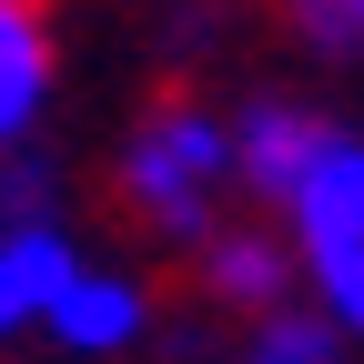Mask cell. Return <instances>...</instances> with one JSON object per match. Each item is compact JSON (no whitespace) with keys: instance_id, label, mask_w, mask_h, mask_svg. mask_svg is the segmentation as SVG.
Instances as JSON below:
<instances>
[{"instance_id":"cell-1","label":"cell","mask_w":364,"mask_h":364,"mask_svg":"<svg viewBox=\"0 0 364 364\" xmlns=\"http://www.w3.org/2000/svg\"><path fill=\"white\" fill-rule=\"evenodd\" d=\"M223 172H233V132L203 122L193 102H172V112L142 122V142L122 152V193L142 203L152 233H203V193Z\"/></svg>"},{"instance_id":"cell-2","label":"cell","mask_w":364,"mask_h":364,"mask_svg":"<svg viewBox=\"0 0 364 364\" xmlns=\"http://www.w3.org/2000/svg\"><path fill=\"white\" fill-rule=\"evenodd\" d=\"M324 152H334V122H314L304 102H253V112L233 122V172L253 182L263 203H294Z\"/></svg>"},{"instance_id":"cell-3","label":"cell","mask_w":364,"mask_h":364,"mask_svg":"<svg viewBox=\"0 0 364 364\" xmlns=\"http://www.w3.org/2000/svg\"><path fill=\"white\" fill-rule=\"evenodd\" d=\"M71 284H81V263H71V243L51 223H11V233H0V334L31 324V314L51 324Z\"/></svg>"},{"instance_id":"cell-4","label":"cell","mask_w":364,"mask_h":364,"mask_svg":"<svg viewBox=\"0 0 364 364\" xmlns=\"http://www.w3.org/2000/svg\"><path fill=\"white\" fill-rule=\"evenodd\" d=\"M294 223H304V253H324V243L364 253V142L334 132V152L314 162V182L294 193Z\"/></svg>"},{"instance_id":"cell-5","label":"cell","mask_w":364,"mask_h":364,"mask_svg":"<svg viewBox=\"0 0 364 364\" xmlns=\"http://www.w3.org/2000/svg\"><path fill=\"white\" fill-rule=\"evenodd\" d=\"M41 91H51V31L21 0H0V142H21L41 122Z\"/></svg>"},{"instance_id":"cell-6","label":"cell","mask_w":364,"mask_h":364,"mask_svg":"<svg viewBox=\"0 0 364 364\" xmlns=\"http://www.w3.org/2000/svg\"><path fill=\"white\" fill-rule=\"evenodd\" d=\"M51 334H61L71 354H112V344L142 334V294L112 284V273H81V284L61 294V314H51Z\"/></svg>"},{"instance_id":"cell-7","label":"cell","mask_w":364,"mask_h":364,"mask_svg":"<svg viewBox=\"0 0 364 364\" xmlns=\"http://www.w3.org/2000/svg\"><path fill=\"white\" fill-rule=\"evenodd\" d=\"M203 273L223 304H284V243H263V233H223L203 253Z\"/></svg>"},{"instance_id":"cell-8","label":"cell","mask_w":364,"mask_h":364,"mask_svg":"<svg viewBox=\"0 0 364 364\" xmlns=\"http://www.w3.org/2000/svg\"><path fill=\"white\" fill-rule=\"evenodd\" d=\"M243 364H344V334L324 314H263V334L243 344Z\"/></svg>"},{"instance_id":"cell-9","label":"cell","mask_w":364,"mask_h":364,"mask_svg":"<svg viewBox=\"0 0 364 364\" xmlns=\"http://www.w3.org/2000/svg\"><path fill=\"white\" fill-rule=\"evenodd\" d=\"M304 263H314V284H324V304H334V334H364V253L324 243V253H304Z\"/></svg>"},{"instance_id":"cell-10","label":"cell","mask_w":364,"mask_h":364,"mask_svg":"<svg viewBox=\"0 0 364 364\" xmlns=\"http://www.w3.org/2000/svg\"><path fill=\"white\" fill-rule=\"evenodd\" d=\"M304 41H324V51H364V0H314V11H304Z\"/></svg>"}]
</instances>
